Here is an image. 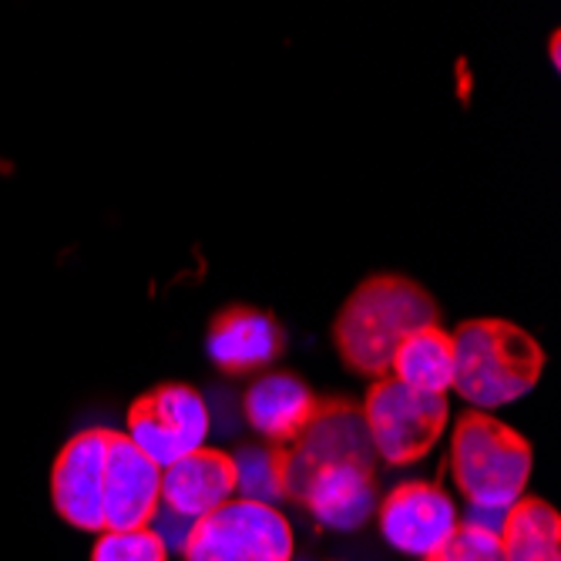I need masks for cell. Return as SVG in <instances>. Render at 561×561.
<instances>
[{"label":"cell","instance_id":"obj_1","mask_svg":"<svg viewBox=\"0 0 561 561\" xmlns=\"http://www.w3.org/2000/svg\"><path fill=\"white\" fill-rule=\"evenodd\" d=\"M440 317L437 299L414 279L380 273L350 293L333 323V343L343 364L364 377H387L390 356L421 327H434Z\"/></svg>","mask_w":561,"mask_h":561},{"label":"cell","instance_id":"obj_2","mask_svg":"<svg viewBox=\"0 0 561 561\" xmlns=\"http://www.w3.org/2000/svg\"><path fill=\"white\" fill-rule=\"evenodd\" d=\"M454 390L478 411L522 400L545 370L541 343L507 320H468L461 330H454Z\"/></svg>","mask_w":561,"mask_h":561},{"label":"cell","instance_id":"obj_3","mask_svg":"<svg viewBox=\"0 0 561 561\" xmlns=\"http://www.w3.org/2000/svg\"><path fill=\"white\" fill-rule=\"evenodd\" d=\"M450 478L474 512L504 515L531 478V444L515 427L484 411H468L454 424Z\"/></svg>","mask_w":561,"mask_h":561},{"label":"cell","instance_id":"obj_4","mask_svg":"<svg viewBox=\"0 0 561 561\" xmlns=\"http://www.w3.org/2000/svg\"><path fill=\"white\" fill-rule=\"evenodd\" d=\"M273 461L279 478V497L299 501L306 481L317 471L333 465L374 468L377 454L360 407L346 397H320L313 421L302 427V434L293 444L273 447Z\"/></svg>","mask_w":561,"mask_h":561},{"label":"cell","instance_id":"obj_5","mask_svg":"<svg viewBox=\"0 0 561 561\" xmlns=\"http://www.w3.org/2000/svg\"><path fill=\"white\" fill-rule=\"evenodd\" d=\"M360 411L374 454L390 468H403L427 457L440 440L450 414L444 393H421L397 383L393 377L374 380Z\"/></svg>","mask_w":561,"mask_h":561},{"label":"cell","instance_id":"obj_6","mask_svg":"<svg viewBox=\"0 0 561 561\" xmlns=\"http://www.w3.org/2000/svg\"><path fill=\"white\" fill-rule=\"evenodd\" d=\"M182 554L185 561H293V528L273 504L232 497L192 525Z\"/></svg>","mask_w":561,"mask_h":561},{"label":"cell","instance_id":"obj_7","mask_svg":"<svg viewBox=\"0 0 561 561\" xmlns=\"http://www.w3.org/2000/svg\"><path fill=\"white\" fill-rule=\"evenodd\" d=\"M209 434V411L188 383H159L128 407V440L156 468H172Z\"/></svg>","mask_w":561,"mask_h":561},{"label":"cell","instance_id":"obj_8","mask_svg":"<svg viewBox=\"0 0 561 561\" xmlns=\"http://www.w3.org/2000/svg\"><path fill=\"white\" fill-rule=\"evenodd\" d=\"M105 427L81 431L58 454L50 471V501L55 512L81 531H105V461H108Z\"/></svg>","mask_w":561,"mask_h":561},{"label":"cell","instance_id":"obj_9","mask_svg":"<svg viewBox=\"0 0 561 561\" xmlns=\"http://www.w3.org/2000/svg\"><path fill=\"white\" fill-rule=\"evenodd\" d=\"M377 507L383 541L400 554H414L421 561L434 554L461 525V515H457V504L450 501V494H444L431 481L397 484Z\"/></svg>","mask_w":561,"mask_h":561},{"label":"cell","instance_id":"obj_10","mask_svg":"<svg viewBox=\"0 0 561 561\" xmlns=\"http://www.w3.org/2000/svg\"><path fill=\"white\" fill-rule=\"evenodd\" d=\"M162 507V468L125 437L108 434L105 461V531H135L156 522Z\"/></svg>","mask_w":561,"mask_h":561},{"label":"cell","instance_id":"obj_11","mask_svg":"<svg viewBox=\"0 0 561 561\" xmlns=\"http://www.w3.org/2000/svg\"><path fill=\"white\" fill-rule=\"evenodd\" d=\"M213 364L222 374L242 377L252 370L270 367L286 346V333L279 320L256 306H229L216 313L206 336Z\"/></svg>","mask_w":561,"mask_h":561},{"label":"cell","instance_id":"obj_12","mask_svg":"<svg viewBox=\"0 0 561 561\" xmlns=\"http://www.w3.org/2000/svg\"><path fill=\"white\" fill-rule=\"evenodd\" d=\"M236 494V461L219 447H198L162 471V507L185 522H198Z\"/></svg>","mask_w":561,"mask_h":561},{"label":"cell","instance_id":"obj_13","mask_svg":"<svg viewBox=\"0 0 561 561\" xmlns=\"http://www.w3.org/2000/svg\"><path fill=\"white\" fill-rule=\"evenodd\" d=\"M323 528L356 531L377 512L380 494L374 468L364 465H333L306 481L299 501Z\"/></svg>","mask_w":561,"mask_h":561},{"label":"cell","instance_id":"obj_14","mask_svg":"<svg viewBox=\"0 0 561 561\" xmlns=\"http://www.w3.org/2000/svg\"><path fill=\"white\" fill-rule=\"evenodd\" d=\"M320 397L293 374H270L249 387L242 411L249 427L256 431L270 447L293 444L302 427L313 421Z\"/></svg>","mask_w":561,"mask_h":561},{"label":"cell","instance_id":"obj_15","mask_svg":"<svg viewBox=\"0 0 561 561\" xmlns=\"http://www.w3.org/2000/svg\"><path fill=\"white\" fill-rule=\"evenodd\" d=\"M454 370H457L454 333L434 323L400 340V346L390 356L387 377L421 393H444L454 387Z\"/></svg>","mask_w":561,"mask_h":561},{"label":"cell","instance_id":"obj_16","mask_svg":"<svg viewBox=\"0 0 561 561\" xmlns=\"http://www.w3.org/2000/svg\"><path fill=\"white\" fill-rule=\"evenodd\" d=\"M497 538L504 561H561V515L535 494L507 507Z\"/></svg>","mask_w":561,"mask_h":561},{"label":"cell","instance_id":"obj_17","mask_svg":"<svg viewBox=\"0 0 561 561\" xmlns=\"http://www.w3.org/2000/svg\"><path fill=\"white\" fill-rule=\"evenodd\" d=\"M91 561H169V548L151 528L101 531Z\"/></svg>","mask_w":561,"mask_h":561},{"label":"cell","instance_id":"obj_18","mask_svg":"<svg viewBox=\"0 0 561 561\" xmlns=\"http://www.w3.org/2000/svg\"><path fill=\"white\" fill-rule=\"evenodd\" d=\"M236 461V491L239 497L249 501H263L273 504L279 497V478H276V461H273V447H249L232 457Z\"/></svg>","mask_w":561,"mask_h":561},{"label":"cell","instance_id":"obj_19","mask_svg":"<svg viewBox=\"0 0 561 561\" xmlns=\"http://www.w3.org/2000/svg\"><path fill=\"white\" fill-rule=\"evenodd\" d=\"M424 561H504V551H501V538L494 528L461 522L457 531Z\"/></svg>","mask_w":561,"mask_h":561},{"label":"cell","instance_id":"obj_20","mask_svg":"<svg viewBox=\"0 0 561 561\" xmlns=\"http://www.w3.org/2000/svg\"><path fill=\"white\" fill-rule=\"evenodd\" d=\"M558 41H561V34L554 31L551 41H548V55H551V65H554V68H558Z\"/></svg>","mask_w":561,"mask_h":561}]
</instances>
